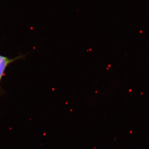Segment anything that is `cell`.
<instances>
[{
  "instance_id": "6da1fadb",
  "label": "cell",
  "mask_w": 149,
  "mask_h": 149,
  "mask_svg": "<svg viewBox=\"0 0 149 149\" xmlns=\"http://www.w3.org/2000/svg\"><path fill=\"white\" fill-rule=\"evenodd\" d=\"M16 59L17 58L12 59L4 56L0 55V81L3 75L6 68Z\"/></svg>"
}]
</instances>
